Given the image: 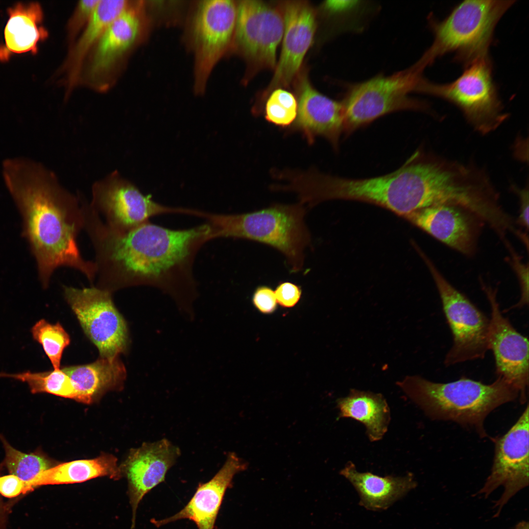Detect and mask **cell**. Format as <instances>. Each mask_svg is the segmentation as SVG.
<instances>
[{"instance_id":"6da1fadb","label":"cell","mask_w":529,"mask_h":529,"mask_svg":"<svg viewBox=\"0 0 529 529\" xmlns=\"http://www.w3.org/2000/svg\"><path fill=\"white\" fill-rule=\"evenodd\" d=\"M206 223L172 230L146 222L125 232L102 222L89 238L95 253L97 286L111 292L139 285L158 288L169 294L188 319L194 316L196 298L192 264L198 249L213 239Z\"/></svg>"},{"instance_id":"7a4b0ae2","label":"cell","mask_w":529,"mask_h":529,"mask_svg":"<svg viewBox=\"0 0 529 529\" xmlns=\"http://www.w3.org/2000/svg\"><path fill=\"white\" fill-rule=\"evenodd\" d=\"M1 172L22 216L42 286L48 288L54 271L62 266L79 271L93 283L96 265L83 258L77 241L84 227L79 197L63 189L53 173L29 159H7Z\"/></svg>"},{"instance_id":"3957f363","label":"cell","mask_w":529,"mask_h":529,"mask_svg":"<svg viewBox=\"0 0 529 529\" xmlns=\"http://www.w3.org/2000/svg\"><path fill=\"white\" fill-rule=\"evenodd\" d=\"M308 190L316 204L335 199L360 200L381 206L406 217L432 205V156L417 150L396 170L372 178L355 179L315 173L310 180Z\"/></svg>"},{"instance_id":"277c9868","label":"cell","mask_w":529,"mask_h":529,"mask_svg":"<svg viewBox=\"0 0 529 529\" xmlns=\"http://www.w3.org/2000/svg\"><path fill=\"white\" fill-rule=\"evenodd\" d=\"M397 385L431 419L454 422L482 438L488 436L484 422L488 414L519 397L517 390L500 377L485 384L465 377L441 383L411 376Z\"/></svg>"},{"instance_id":"5b68a950","label":"cell","mask_w":529,"mask_h":529,"mask_svg":"<svg viewBox=\"0 0 529 529\" xmlns=\"http://www.w3.org/2000/svg\"><path fill=\"white\" fill-rule=\"evenodd\" d=\"M301 203L272 205L259 210L239 214L201 212L213 230V239L231 238L256 241L281 252L291 272L302 270L304 252L311 236Z\"/></svg>"},{"instance_id":"8992f818","label":"cell","mask_w":529,"mask_h":529,"mask_svg":"<svg viewBox=\"0 0 529 529\" xmlns=\"http://www.w3.org/2000/svg\"><path fill=\"white\" fill-rule=\"evenodd\" d=\"M515 0H465L441 21L431 19L433 42L419 62L425 67L449 53L466 66L489 56L495 28Z\"/></svg>"},{"instance_id":"52a82bcc","label":"cell","mask_w":529,"mask_h":529,"mask_svg":"<svg viewBox=\"0 0 529 529\" xmlns=\"http://www.w3.org/2000/svg\"><path fill=\"white\" fill-rule=\"evenodd\" d=\"M454 81L434 83L422 79L418 91L445 99L457 106L479 132L486 134L497 129L507 119L494 81L489 56L465 66Z\"/></svg>"},{"instance_id":"ba28073f","label":"cell","mask_w":529,"mask_h":529,"mask_svg":"<svg viewBox=\"0 0 529 529\" xmlns=\"http://www.w3.org/2000/svg\"><path fill=\"white\" fill-rule=\"evenodd\" d=\"M414 66L388 76H377L354 86L341 102L344 133L349 135L360 127L391 112L401 110H424V103L408 96L416 91L422 78Z\"/></svg>"},{"instance_id":"9c48e42d","label":"cell","mask_w":529,"mask_h":529,"mask_svg":"<svg viewBox=\"0 0 529 529\" xmlns=\"http://www.w3.org/2000/svg\"><path fill=\"white\" fill-rule=\"evenodd\" d=\"M284 31V18L280 3L237 1L233 49L246 63L245 82L261 71L275 69L277 48Z\"/></svg>"},{"instance_id":"30bf717a","label":"cell","mask_w":529,"mask_h":529,"mask_svg":"<svg viewBox=\"0 0 529 529\" xmlns=\"http://www.w3.org/2000/svg\"><path fill=\"white\" fill-rule=\"evenodd\" d=\"M237 1L204 0L198 2L190 24L194 56V91L203 93L212 71L233 49Z\"/></svg>"},{"instance_id":"8fae6325","label":"cell","mask_w":529,"mask_h":529,"mask_svg":"<svg viewBox=\"0 0 529 529\" xmlns=\"http://www.w3.org/2000/svg\"><path fill=\"white\" fill-rule=\"evenodd\" d=\"M427 262L453 336L444 365L450 366L483 359L489 350L490 318L454 287L430 261Z\"/></svg>"},{"instance_id":"7c38bea8","label":"cell","mask_w":529,"mask_h":529,"mask_svg":"<svg viewBox=\"0 0 529 529\" xmlns=\"http://www.w3.org/2000/svg\"><path fill=\"white\" fill-rule=\"evenodd\" d=\"M63 288L65 299L100 357L115 358L124 353L129 342L127 327L113 303L112 293L97 287Z\"/></svg>"},{"instance_id":"4fadbf2b","label":"cell","mask_w":529,"mask_h":529,"mask_svg":"<svg viewBox=\"0 0 529 529\" xmlns=\"http://www.w3.org/2000/svg\"><path fill=\"white\" fill-rule=\"evenodd\" d=\"M92 207L111 229L125 232L146 222L152 216L167 213L187 214L189 209L162 205L145 195L134 185L114 172L96 183L92 189Z\"/></svg>"},{"instance_id":"5bb4252c","label":"cell","mask_w":529,"mask_h":529,"mask_svg":"<svg viewBox=\"0 0 529 529\" xmlns=\"http://www.w3.org/2000/svg\"><path fill=\"white\" fill-rule=\"evenodd\" d=\"M529 412L527 403L520 417L505 434L491 438L495 446L491 472L476 494L487 498L497 488L504 487L503 494L493 505L495 518L514 495L529 485Z\"/></svg>"},{"instance_id":"9a60e30c","label":"cell","mask_w":529,"mask_h":529,"mask_svg":"<svg viewBox=\"0 0 529 529\" xmlns=\"http://www.w3.org/2000/svg\"><path fill=\"white\" fill-rule=\"evenodd\" d=\"M280 4L284 18L281 52L272 79L261 95L260 103H263L272 91L293 85L316 29V14L308 1H284Z\"/></svg>"},{"instance_id":"2e32d148","label":"cell","mask_w":529,"mask_h":529,"mask_svg":"<svg viewBox=\"0 0 529 529\" xmlns=\"http://www.w3.org/2000/svg\"><path fill=\"white\" fill-rule=\"evenodd\" d=\"M491 309L489 350L492 351L497 377L504 379L519 393L521 404L527 401L529 386V340L512 326L500 310L495 291L484 287Z\"/></svg>"},{"instance_id":"e0dca14e","label":"cell","mask_w":529,"mask_h":529,"mask_svg":"<svg viewBox=\"0 0 529 529\" xmlns=\"http://www.w3.org/2000/svg\"><path fill=\"white\" fill-rule=\"evenodd\" d=\"M143 1L130 3L108 26L93 48L87 74L93 82L106 77L142 39L148 21Z\"/></svg>"},{"instance_id":"ac0fdd59","label":"cell","mask_w":529,"mask_h":529,"mask_svg":"<svg viewBox=\"0 0 529 529\" xmlns=\"http://www.w3.org/2000/svg\"><path fill=\"white\" fill-rule=\"evenodd\" d=\"M180 454V449L166 438L144 443L129 452L120 468L128 481L133 526L139 504L147 493L165 481L167 472Z\"/></svg>"},{"instance_id":"d6986e66","label":"cell","mask_w":529,"mask_h":529,"mask_svg":"<svg viewBox=\"0 0 529 529\" xmlns=\"http://www.w3.org/2000/svg\"><path fill=\"white\" fill-rule=\"evenodd\" d=\"M293 86L297 94L298 112L293 125L309 144L317 136L328 140L335 149L344 133V111L341 102L331 99L312 85L305 73H300Z\"/></svg>"},{"instance_id":"ffe728a7","label":"cell","mask_w":529,"mask_h":529,"mask_svg":"<svg viewBox=\"0 0 529 529\" xmlns=\"http://www.w3.org/2000/svg\"><path fill=\"white\" fill-rule=\"evenodd\" d=\"M406 218L436 239L465 255L474 253L479 222H482L466 209L450 205L424 208Z\"/></svg>"},{"instance_id":"44dd1931","label":"cell","mask_w":529,"mask_h":529,"mask_svg":"<svg viewBox=\"0 0 529 529\" xmlns=\"http://www.w3.org/2000/svg\"><path fill=\"white\" fill-rule=\"evenodd\" d=\"M247 467V463L235 453H229L220 469L209 481L199 484L193 497L182 509L170 517L152 519L151 522L159 527L187 519L193 521L198 529H214L226 490L231 486L234 476Z\"/></svg>"},{"instance_id":"7402d4cb","label":"cell","mask_w":529,"mask_h":529,"mask_svg":"<svg viewBox=\"0 0 529 529\" xmlns=\"http://www.w3.org/2000/svg\"><path fill=\"white\" fill-rule=\"evenodd\" d=\"M8 19L0 44V61L7 62L15 54H36L39 43L48 32L43 24L44 13L37 2H18L7 10Z\"/></svg>"},{"instance_id":"603a6c76","label":"cell","mask_w":529,"mask_h":529,"mask_svg":"<svg viewBox=\"0 0 529 529\" xmlns=\"http://www.w3.org/2000/svg\"><path fill=\"white\" fill-rule=\"evenodd\" d=\"M340 474L349 481L358 493L360 505L367 509H387L417 486L413 475L381 477L371 472H360L352 462H348Z\"/></svg>"},{"instance_id":"cb8c5ba5","label":"cell","mask_w":529,"mask_h":529,"mask_svg":"<svg viewBox=\"0 0 529 529\" xmlns=\"http://www.w3.org/2000/svg\"><path fill=\"white\" fill-rule=\"evenodd\" d=\"M72 380L77 392L76 400L91 404L106 392L122 388L126 378V369L118 357H100L85 365L62 368Z\"/></svg>"},{"instance_id":"d4e9b609","label":"cell","mask_w":529,"mask_h":529,"mask_svg":"<svg viewBox=\"0 0 529 529\" xmlns=\"http://www.w3.org/2000/svg\"><path fill=\"white\" fill-rule=\"evenodd\" d=\"M337 404L338 418H350L363 424L371 441L381 440L386 433L390 409L381 393L351 389L348 395L338 399Z\"/></svg>"},{"instance_id":"484cf974","label":"cell","mask_w":529,"mask_h":529,"mask_svg":"<svg viewBox=\"0 0 529 529\" xmlns=\"http://www.w3.org/2000/svg\"><path fill=\"white\" fill-rule=\"evenodd\" d=\"M121 474L117 458L112 455L103 454L94 459L55 465L39 474L26 485L79 483L105 476L118 479Z\"/></svg>"},{"instance_id":"4316f807","label":"cell","mask_w":529,"mask_h":529,"mask_svg":"<svg viewBox=\"0 0 529 529\" xmlns=\"http://www.w3.org/2000/svg\"><path fill=\"white\" fill-rule=\"evenodd\" d=\"M128 0H99L89 21L82 30L65 63L69 83L73 84L86 55L92 49L109 24L128 6Z\"/></svg>"},{"instance_id":"83f0119b","label":"cell","mask_w":529,"mask_h":529,"mask_svg":"<svg viewBox=\"0 0 529 529\" xmlns=\"http://www.w3.org/2000/svg\"><path fill=\"white\" fill-rule=\"evenodd\" d=\"M0 378H11L25 383L33 394L48 393L76 400L77 392L73 384L62 369L40 372H2L0 373Z\"/></svg>"},{"instance_id":"f1b7e54d","label":"cell","mask_w":529,"mask_h":529,"mask_svg":"<svg viewBox=\"0 0 529 529\" xmlns=\"http://www.w3.org/2000/svg\"><path fill=\"white\" fill-rule=\"evenodd\" d=\"M0 439L5 450V466L10 474L17 476L25 483L56 465L41 451L28 454L23 453L11 446L1 435Z\"/></svg>"},{"instance_id":"f546056e","label":"cell","mask_w":529,"mask_h":529,"mask_svg":"<svg viewBox=\"0 0 529 529\" xmlns=\"http://www.w3.org/2000/svg\"><path fill=\"white\" fill-rule=\"evenodd\" d=\"M34 340L43 347L54 369H60L63 351L70 343V337L60 323L53 324L44 319L37 321L31 328Z\"/></svg>"},{"instance_id":"4dcf8cb0","label":"cell","mask_w":529,"mask_h":529,"mask_svg":"<svg viewBox=\"0 0 529 529\" xmlns=\"http://www.w3.org/2000/svg\"><path fill=\"white\" fill-rule=\"evenodd\" d=\"M265 120L278 126L293 125L297 118L298 102L290 92L282 88L272 91L263 102Z\"/></svg>"},{"instance_id":"1f68e13d","label":"cell","mask_w":529,"mask_h":529,"mask_svg":"<svg viewBox=\"0 0 529 529\" xmlns=\"http://www.w3.org/2000/svg\"><path fill=\"white\" fill-rule=\"evenodd\" d=\"M99 0L78 2L67 26L70 38L75 37L85 27L93 15Z\"/></svg>"},{"instance_id":"d6a6232c","label":"cell","mask_w":529,"mask_h":529,"mask_svg":"<svg viewBox=\"0 0 529 529\" xmlns=\"http://www.w3.org/2000/svg\"><path fill=\"white\" fill-rule=\"evenodd\" d=\"M277 302L285 308H291L296 305L302 295L301 287L290 282L280 283L274 291Z\"/></svg>"},{"instance_id":"836d02e7","label":"cell","mask_w":529,"mask_h":529,"mask_svg":"<svg viewBox=\"0 0 529 529\" xmlns=\"http://www.w3.org/2000/svg\"><path fill=\"white\" fill-rule=\"evenodd\" d=\"M512 255V263L516 272L521 287V297L518 302L512 306L510 309L515 308H522L528 305L529 303V265L523 263L518 256L512 250H510Z\"/></svg>"},{"instance_id":"e575fe53","label":"cell","mask_w":529,"mask_h":529,"mask_svg":"<svg viewBox=\"0 0 529 529\" xmlns=\"http://www.w3.org/2000/svg\"><path fill=\"white\" fill-rule=\"evenodd\" d=\"M252 301L255 307L264 313H272L276 308L274 291L267 286H260L255 290Z\"/></svg>"},{"instance_id":"d590c367","label":"cell","mask_w":529,"mask_h":529,"mask_svg":"<svg viewBox=\"0 0 529 529\" xmlns=\"http://www.w3.org/2000/svg\"><path fill=\"white\" fill-rule=\"evenodd\" d=\"M25 486V483L14 475L0 477V493L6 497L17 496L24 490Z\"/></svg>"},{"instance_id":"8d00e7d4","label":"cell","mask_w":529,"mask_h":529,"mask_svg":"<svg viewBox=\"0 0 529 529\" xmlns=\"http://www.w3.org/2000/svg\"><path fill=\"white\" fill-rule=\"evenodd\" d=\"M512 189L518 196L520 201V214L518 217L517 223L528 231L529 229V203L528 185H527L526 187L522 189L513 187Z\"/></svg>"},{"instance_id":"74e56055","label":"cell","mask_w":529,"mask_h":529,"mask_svg":"<svg viewBox=\"0 0 529 529\" xmlns=\"http://www.w3.org/2000/svg\"><path fill=\"white\" fill-rule=\"evenodd\" d=\"M356 2L352 0H327L323 4V7L328 12L337 13L353 7Z\"/></svg>"},{"instance_id":"f35d334b","label":"cell","mask_w":529,"mask_h":529,"mask_svg":"<svg viewBox=\"0 0 529 529\" xmlns=\"http://www.w3.org/2000/svg\"><path fill=\"white\" fill-rule=\"evenodd\" d=\"M514 529H529V523L525 521L520 522L515 526Z\"/></svg>"}]
</instances>
